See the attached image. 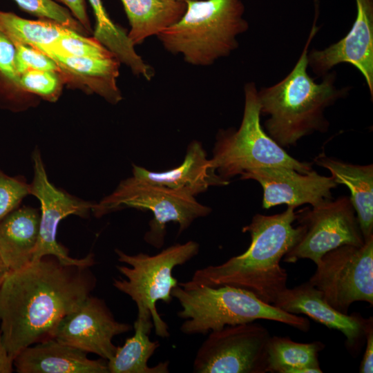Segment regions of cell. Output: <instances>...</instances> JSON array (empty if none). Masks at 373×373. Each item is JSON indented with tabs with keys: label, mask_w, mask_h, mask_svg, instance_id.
<instances>
[{
	"label": "cell",
	"mask_w": 373,
	"mask_h": 373,
	"mask_svg": "<svg viewBox=\"0 0 373 373\" xmlns=\"http://www.w3.org/2000/svg\"><path fill=\"white\" fill-rule=\"evenodd\" d=\"M90 267L46 256L11 271L0 286V328L12 359L51 338L59 321L91 295L96 278Z\"/></svg>",
	"instance_id": "6da1fadb"
},
{
	"label": "cell",
	"mask_w": 373,
	"mask_h": 373,
	"mask_svg": "<svg viewBox=\"0 0 373 373\" xmlns=\"http://www.w3.org/2000/svg\"><path fill=\"white\" fill-rule=\"evenodd\" d=\"M294 209L288 207L280 213L256 214L242 229L251 236L248 249L222 264L197 269L191 281L210 287H239L272 305L287 287L288 275L280 262L304 230L301 225L293 226L296 218Z\"/></svg>",
	"instance_id": "7a4b0ae2"
},
{
	"label": "cell",
	"mask_w": 373,
	"mask_h": 373,
	"mask_svg": "<svg viewBox=\"0 0 373 373\" xmlns=\"http://www.w3.org/2000/svg\"><path fill=\"white\" fill-rule=\"evenodd\" d=\"M318 11L300 56L291 72L274 85L258 90L260 114L268 116L264 127L280 146L295 145L315 131H325V109L343 97L348 87L338 88L336 73L329 72L316 83L307 73V54L319 28Z\"/></svg>",
	"instance_id": "3957f363"
},
{
	"label": "cell",
	"mask_w": 373,
	"mask_h": 373,
	"mask_svg": "<svg viewBox=\"0 0 373 373\" xmlns=\"http://www.w3.org/2000/svg\"><path fill=\"white\" fill-rule=\"evenodd\" d=\"M174 24L156 37L164 48L189 64L209 66L238 47L249 23L242 0H191Z\"/></svg>",
	"instance_id": "277c9868"
},
{
	"label": "cell",
	"mask_w": 373,
	"mask_h": 373,
	"mask_svg": "<svg viewBox=\"0 0 373 373\" xmlns=\"http://www.w3.org/2000/svg\"><path fill=\"white\" fill-rule=\"evenodd\" d=\"M171 295L180 303L178 316L184 321L180 331L185 334H207L227 325L264 319L286 324L307 332L306 318L280 310L252 293L230 285L210 287L191 280L178 283Z\"/></svg>",
	"instance_id": "5b68a950"
},
{
	"label": "cell",
	"mask_w": 373,
	"mask_h": 373,
	"mask_svg": "<svg viewBox=\"0 0 373 373\" xmlns=\"http://www.w3.org/2000/svg\"><path fill=\"white\" fill-rule=\"evenodd\" d=\"M245 106L238 129L220 130L210 160L211 166L223 180L264 166H283L300 173L313 169L312 164L289 155L267 134L260 124V108L254 82L244 88Z\"/></svg>",
	"instance_id": "8992f818"
},
{
	"label": "cell",
	"mask_w": 373,
	"mask_h": 373,
	"mask_svg": "<svg viewBox=\"0 0 373 373\" xmlns=\"http://www.w3.org/2000/svg\"><path fill=\"white\" fill-rule=\"evenodd\" d=\"M199 250V244L193 240L173 245L153 256L144 253L129 255L115 249L118 261L127 265L116 266L126 278H114L113 286L131 297L137 309L150 311L155 332L161 338H168L170 333L156 303L159 300L171 303L172 289L179 283L173 276V269L191 260Z\"/></svg>",
	"instance_id": "52a82bcc"
},
{
	"label": "cell",
	"mask_w": 373,
	"mask_h": 373,
	"mask_svg": "<svg viewBox=\"0 0 373 373\" xmlns=\"http://www.w3.org/2000/svg\"><path fill=\"white\" fill-rule=\"evenodd\" d=\"M128 208L151 211L153 218L144 239L157 249L164 245L167 223H178L180 234L195 219L205 217L211 211L210 207L198 202L194 196L132 175L122 180L111 194L94 203L91 212L96 218H101Z\"/></svg>",
	"instance_id": "ba28073f"
},
{
	"label": "cell",
	"mask_w": 373,
	"mask_h": 373,
	"mask_svg": "<svg viewBox=\"0 0 373 373\" xmlns=\"http://www.w3.org/2000/svg\"><path fill=\"white\" fill-rule=\"evenodd\" d=\"M309 282L336 310L347 314L352 303L373 304V236L362 246L345 245L325 253Z\"/></svg>",
	"instance_id": "9c48e42d"
},
{
	"label": "cell",
	"mask_w": 373,
	"mask_h": 373,
	"mask_svg": "<svg viewBox=\"0 0 373 373\" xmlns=\"http://www.w3.org/2000/svg\"><path fill=\"white\" fill-rule=\"evenodd\" d=\"M271 335L260 323L250 322L212 331L199 347L195 373H266Z\"/></svg>",
	"instance_id": "30bf717a"
},
{
	"label": "cell",
	"mask_w": 373,
	"mask_h": 373,
	"mask_svg": "<svg viewBox=\"0 0 373 373\" xmlns=\"http://www.w3.org/2000/svg\"><path fill=\"white\" fill-rule=\"evenodd\" d=\"M312 207L296 213V220L304 230L297 243L284 256V262L309 259L316 265L325 253L340 246L364 244L350 197L331 199Z\"/></svg>",
	"instance_id": "8fae6325"
},
{
	"label": "cell",
	"mask_w": 373,
	"mask_h": 373,
	"mask_svg": "<svg viewBox=\"0 0 373 373\" xmlns=\"http://www.w3.org/2000/svg\"><path fill=\"white\" fill-rule=\"evenodd\" d=\"M31 158L34 175L30 183V195L36 197L41 205L39 238L32 262L52 256L65 264L91 267L95 262L93 254L82 258H72L56 238L59 224L64 218L70 215L87 218L94 202L74 196L52 184L39 148L35 147Z\"/></svg>",
	"instance_id": "7c38bea8"
},
{
	"label": "cell",
	"mask_w": 373,
	"mask_h": 373,
	"mask_svg": "<svg viewBox=\"0 0 373 373\" xmlns=\"http://www.w3.org/2000/svg\"><path fill=\"white\" fill-rule=\"evenodd\" d=\"M131 329L115 318L103 299L90 295L59 321L51 338L108 361L117 349L113 338Z\"/></svg>",
	"instance_id": "4fadbf2b"
},
{
	"label": "cell",
	"mask_w": 373,
	"mask_h": 373,
	"mask_svg": "<svg viewBox=\"0 0 373 373\" xmlns=\"http://www.w3.org/2000/svg\"><path fill=\"white\" fill-rule=\"evenodd\" d=\"M356 16L347 34L322 49L308 52V67L318 77L342 63L354 66L363 76L373 97V0H355Z\"/></svg>",
	"instance_id": "5bb4252c"
},
{
	"label": "cell",
	"mask_w": 373,
	"mask_h": 373,
	"mask_svg": "<svg viewBox=\"0 0 373 373\" xmlns=\"http://www.w3.org/2000/svg\"><path fill=\"white\" fill-rule=\"evenodd\" d=\"M242 180H254L263 189L262 207L269 209L285 204L296 208L304 204L316 206L332 199V190L338 184L334 178L312 170L300 173L283 166H264L248 171Z\"/></svg>",
	"instance_id": "9a60e30c"
},
{
	"label": "cell",
	"mask_w": 373,
	"mask_h": 373,
	"mask_svg": "<svg viewBox=\"0 0 373 373\" xmlns=\"http://www.w3.org/2000/svg\"><path fill=\"white\" fill-rule=\"evenodd\" d=\"M293 314H304L329 329L341 332L350 349L355 350L363 337L366 319L360 314L347 315L331 306L322 292L309 281L293 288L287 287L272 304Z\"/></svg>",
	"instance_id": "2e32d148"
},
{
	"label": "cell",
	"mask_w": 373,
	"mask_h": 373,
	"mask_svg": "<svg viewBox=\"0 0 373 373\" xmlns=\"http://www.w3.org/2000/svg\"><path fill=\"white\" fill-rule=\"evenodd\" d=\"M49 338L21 350L13 359L18 373H109L107 361Z\"/></svg>",
	"instance_id": "e0dca14e"
},
{
	"label": "cell",
	"mask_w": 373,
	"mask_h": 373,
	"mask_svg": "<svg viewBox=\"0 0 373 373\" xmlns=\"http://www.w3.org/2000/svg\"><path fill=\"white\" fill-rule=\"evenodd\" d=\"M133 175L153 184L182 191L195 196L211 186H225L229 181L222 179L211 166L202 144L192 141L188 145L182 163L163 172L151 171L133 164Z\"/></svg>",
	"instance_id": "ac0fdd59"
},
{
	"label": "cell",
	"mask_w": 373,
	"mask_h": 373,
	"mask_svg": "<svg viewBox=\"0 0 373 373\" xmlns=\"http://www.w3.org/2000/svg\"><path fill=\"white\" fill-rule=\"evenodd\" d=\"M43 52L55 61L64 82L80 86L112 104H116L122 99L117 84L121 63L116 57H75Z\"/></svg>",
	"instance_id": "d6986e66"
},
{
	"label": "cell",
	"mask_w": 373,
	"mask_h": 373,
	"mask_svg": "<svg viewBox=\"0 0 373 373\" xmlns=\"http://www.w3.org/2000/svg\"><path fill=\"white\" fill-rule=\"evenodd\" d=\"M40 223L38 209L19 207L0 220V255L11 271L32 262Z\"/></svg>",
	"instance_id": "ffe728a7"
},
{
	"label": "cell",
	"mask_w": 373,
	"mask_h": 373,
	"mask_svg": "<svg viewBox=\"0 0 373 373\" xmlns=\"http://www.w3.org/2000/svg\"><path fill=\"white\" fill-rule=\"evenodd\" d=\"M315 162L330 171L338 184L346 185L364 240L373 236V165H358L320 155Z\"/></svg>",
	"instance_id": "44dd1931"
},
{
	"label": "cell",
	"mask_w": 373,
	"mask_h": 373,
	"mask_svg": "<svg viewBox=\"0 0 373 373\" xmlns=\"http://www.w3.org/2000/svg\"><path fill=\"white\" fill-rule=\"evenodd\" d=\"M134 334L117 347L113 358L107 361L109 373H168L169 362H160L153 367L148 365L149 358L160 347L158 341L150 340L153 327L151 314L148 309H137L133 324Z\"/></svg>",
	"instance_id": "7402d4cb"
},
{
	"label": "cell",
	"mask_w": 373,
	"mask_h": 373,
	"mask_svg": "<svg viewBox=\"0 0 373 373\" xmlns=\"http://www.w3.org/2000/svg\"><path fill=\"white\" fill-rule=\"evenodd\" d=\"M120 1L130 25L128 36L134 46L176 23L186 7V3L180 0Z\"/></svg>",
	"instance_id": "603a6c76"
},
{
	"label": "cell",
	"mask_w": 373,
	"mask_h": 373,
	"mask_svg": "<svg viewBox=\"0 0 373 373\" xmlns=\"http://www.w3.org/2000/svg\"><path fill=\"white\" fill-rule=\"evenodd\" d=\"M88 2L95 19L93 37L108 48L121 64L128 66L134 75L148 81L151 80L155 75L154 69L137 53L128 32L112 21L102 0H88Z\"/></svg>",
	"instance_id": "cb8c5ba5"
},
{
	"label": "cell",
	"mask_w": 373,
	"mask_h": 373,
	"mask_svg": "<svg viewBox=\"0 0 373 373\" xmlns=\"http://www.w3.org/2000/svg\"><path fill=\"white\" fill-rule=\"evenodd\" d=\"M322 342L303 343L288 336H271L267 349V372L321 373L318 356Z\"/></svg>",
	"instance_id": "d4e9b609"
},
{
	"label": "cell",
	"mask_w": 373,
	"mask_h": 373,
	"mask_svg": "<svg viewBox=\"0 0 373 373\" xmlns=\"http://www.w3.org/2000/svg\"><path fill=\"white\" fill-rule=\"evenodd\" d=\"M71 30L53 21L30 20L13 12L0 10V31L13 44L35 48H48Z\"/></svg>",
	"instance_id": "484cf974"
},
{
	"label": "cell",
	"mask_w": 373,
	"mask_h": 373,
	"mask_svg": "<svg viewBox=\"0 0 373 373\" xmlns=\"http://www.w3.org/2000/svg\"><path fill=\"white\" fill-rule=\"evenodd\" d=\"M37 49L66 57L106 58L115 56L94 37H86L73 30L50 47Z\"/></svg>",
	"instance_id": "4316f807"
},
{
	"label": "cell",
	"mask_w": 373,
	"mask_h": 373,
	"mask_svg": "<svg viewBox=\"0 0 373 373\" xmlns=\"http://www.w3.org/2000/svg\"><path fill=\"white\" fill-rule=\"evenodd\" d=\"M64 81L55 71L30 70L19 75L18 88L49 102L58 99Z\"/></svg>",
	"instance_id": "83f0119b"
},
{
	"label": "cell",
	"mask_w": 373,
	"mask_h": 373,
	"mask_svg": "<svg viewBox=\"0 0 373 373\" xmlns=\"http://www.w3.org/2000/svg\"><path fill=\"white\" fill-rule=\"evenodd\" d=\"M13 1L23 10L41 19L55 21L79 33L86 31L68 8H64L53 0Z\"/></svg>",
	"instance_id": "f1b7e54d"
},
{
	"label": "cell",
	"mask_w": 373,
	"mask_h": 373,
	"mask_svg": "<svg viewBox=\"0 0 373 373\" xmlns=\"http://www.w3.org/2000/svg\"><path fill=\"white\" fill-rule=\"evenodd\" d=\"M30 195V183L23 175L10 176L0 167V220L20 207Z\"/></svg>",
	"instance_id": "f546056e"
},
{
	"label": "cell",
	"mask_w": 373,
	"mask_h": 373,
	"mask_svg": "<svg viewBox=\"0 0 373 373\" xmlns=\"http://www.w3.org/2000/svg\"><path fill=\"white\" fill-rule=\"evenodd\" d=\"M14 44L16 48V68L19 75L30 70H50L59 73L55 61L43 52L30 46Z\"/></svg>",
	"instance_id": "4dcf8cb0"
},
{
	"label": "cell",
	"mask_w": 373,
	"mask_h": 373,
	"mask_svg": "<svg viewBox=\"0 0 373 373\" xmlns=\"http://www.w3.org/2000/svg\"><path fill=\"white\" fill-rule=\"evenodd\" d=\"M0 75L18 87L19 75L16 68V48L13 42L1 31Z\"/></svg>",
	"instance_id": "1f68e13d"
},
{
	"label": "cell",
	"mask_w": 373,
	"mask_h": 373,
	"mask_svg": "<svg viewBox=\"0 0 373 373\" xmlns=\"http://www.w3.org/2000/svg\"><path fill=\"white\" fill-rule=\"evenodd\" d=\"M364 337L366 339L365 351L363 354L360 367L361 373H372L373 372V321L372 317L366 319L364 329Z\"/></svg>",
	"instance_id": "d6a6232c"
},
{
	"label": "cell",
	"mask_w": 373,
	"mask_h": 373,
	"mask_svg": "<svg viewBox=\"0 0 373 373\" xmlns=\"http://www.w3.org/2000/svg\"><path fill=\"white\" fill-rule=\"evenodd\" d=\"M70 10L74 17L80 23L87 32L91 31V27L86 11L85 0H56Z\"/></svg>",
	"instance_id": "836d02e7"
},
{
	"label": "cell",
	"mask_w": 373,
	"mask_h": 373,
	"mask_svg": "<svg viewBox=\"0 0 373 373\" xmlns=\"http://www.w3.org/2000/svg\"><path fill=\"white\" fill-rule=\"evenodd\" d=\"M14 370L13 359L4 345L0 328V373H11Z\"/></svg>",
	"instance_id": "e575fe53"
},
{
	"label": "cell",
	"mask_w": 373,
	"mask_h": 373,
	"mask_svg": "<svg viewBox=\"0 0 373 373\" xmlns=\"http://www.w3.org/2000/svg\"><path fill=\"white\" fill-rule=\"evenodd\" d=\"M11 271V269L0 255V286L3 283Z\"/></svg>",
	"instance_id": "d590c367"
},
{
	"label": "cell",
	"mask_w": 373,
	"mask_h": 373,
	"mask_svg": "<svg viewBox=\"0 0 373 373\" xmlns=\"http://www.w3.org/2000/svg\"><path fill=\"white\" fill-rule=\"evenodd\" d=\"M180 1H182L186 2V1H191V0H180Z\"/></svg>",
	"instance_id": "8d00e7d4"
}]
</instances>
